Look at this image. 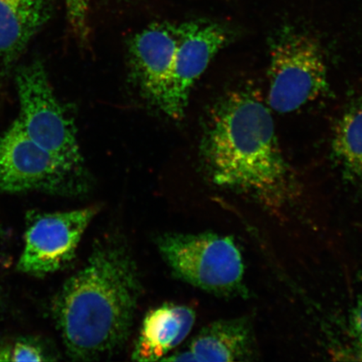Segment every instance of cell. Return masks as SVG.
Wrapping results in <instances>:
<instances>
[{
  "label": "cell",
  "instance_id": "cell-8",
  "mask_svg": "<svg viewBox=\"0 0 362 362\" xmlns=\"http://www.w3.org/2000/svg\"><path fill=\"white\" fill-rule=\"evenodd\" d=\"M98 211V207L90 206L34 216L27 226L18 269L42 277L66 268L74 259L81 240Z\"/></svg>",
  "mask_w": 362,
  "mask_h": 362
},
{
  "label": "cell",
  "instance_id": "cell-13",
  "mask_svg": "<svg viewBox=\"0 0 362 362\" xmlns=\"http://www.w3.org/2000/svg\"><path fill=\"white\" fill-rule=\"evenodd\" d=\"M52 351L34 339L19 338L0 341V361H51Z\"/></svg>",
  "mask_w": 362,
  "mask_h": 362
},
{
  "label": "cell",
  "instance_id": "cell-4",
  "mask_svg": "<svg viewBox=\"0 0 362 362\" xmlns=\"http://www.w3.org/2000/svg\"><path fill=\"white\" fill-rule=\"evenodd\" d=\"M90 187L88 170L67 164L38 146L17 119L0 137V192L80 197Z\"/></svg>",
  "mask_w": 362,
  "mask_h": 362
},
{
  "label": "cell",
  "instance_id": "cell-5",
  "mask_svg": "<svg viewBox=\"0 0 362 362\" xmlns=\"http://www.w3.org/2000/svg\"><path fill=\"white\" fill-rule=\"evenodd\" d=\"M270 110L291 113L328 93L327 62L318 40L302 30L287 27L270 43Z\"/></svg>",
  "mask_w": 362,
  "mask_h": 362
},
{
  "label": "cell",
  "instance_id": "cell-10",
  "mask_svg": "<svg viewBox=\"0 0 362 362\" xmlns=\"http://www.w3.org/2000/svg\"><path fill=\"white\" fill-rule=\"evenodd\" d=\"M196 318V312L185 305H165L148 312L131 355L132 360L162 361L187 339Z\"/></svg>",
  "mask_w": 362,
  "mask_h": 362
},
{
  "label": "cell",
  "instance_id": "cell-3",
  "mask_svg": "<svg viewBox=\"0 0 362 362\" xmlns=\"http://www.w3.org/2000/svg\"><path fill=\"white\" fill-rule=\"evenodd\" d=\"M156 243L172 273L185 283L219 296L243 291L244 262L233 238L214 233H167Z\"/></svg>",
  "mask_w": 362,
  "mask_h": 362
},
{
  "label": "cell",
  "instance_id": "cell-1",
  "mask_svg": "<svg viewBox=\"0 0 362 362\" xmlns=\"http://www.w3.org/2000/svg\"><path fill=\"white\" fill-rule=\"evenodd\" d=\"M208 178L272 210L296 194L293 171L280 148L270 108L256 90H228L208 113L200 146Z\"/></svg>",
  "mask_w": 362,
  "mask_h": 362
},
{
  "label": "cell",
  "instance_id": "cell-11",
  "mask_svg": "<svg viewBox=\"0 0 362 362\" xmlns=\"http://www.w3.org/2000/svg\"><path fill=\"white\" fill-rule=\"evenodd\" d=\"M52 11V0H0V62L19 57Z\"/></svg>",
  "mask_w": 362,
  "mask_h": 362
},
{
  "label": "cell",
  "instance_id": "cell-15",
  "mask_svg": "<svg viewBox=\"0 0 362 362\" xmlns=\"http://www.w3.org/2000/svg\"><path fill=\"white\" fill-rule=\"evenodd\" d=\"M352 330L356 342V355L362 361V294L352 315Z\"/></svg>",
  "mask_w": 362,
  "mask_h": 362
},
{
  "label": "cell",
  "instance_id": "cell-12",
  "mask_svg": "<svg viewBox=\"0 0 362 362\" xmlns=\"http://www.w3.org/2000/svg\"><path fill=\"white\" fill-rule=\"evenodd\" d=\"M332 152L344 175L362 185V101L353 104L339 117Z\"/></svg>",
  "mask_w": 362,
  "mask_h": 362
},
{
  "label": "cell",
  "instance_id": "cell-6",
  "mask_svg": "<svg viewBox=\"0 0 362 362\" xmlns=\"http://www.w3.org/2000/svg\"><path fill=\"white\" fill-rule=\"evenodd\" d=\"M16 84L20 104L17 120L26 134L62 161L88 170L74 117L54 93L42 63L35 61L21 67Z\"/></svg>",
  "mask_w": 362,
  "mask_h": 362
},
{
  "label": "cell",
  "instance_id": "cell-2",
  "mask_svg": "<svg viewBox=\"0 0 362 362\" xmlns=\"http://www.w3.org/2000/svg\"><path fill=\"white\" fill-rule=\"evenodd\" d=\"M142 293L134 257L123 238L95 242L87 262L68 279L53 303V315L68 356L98 361L125 345Z\"/></svg>",
  "mask_w": 362,
  "mask_h": 362
},
{
  "label": "cell",
  "instance_id": "cell-7",
  "mask_svg": "<svg viewBox=\"0 0 362 362\" xmlns=\"http://www.w3.org/2000/svg\"><path fill=\"white\" fill-rule=\"evenodd\" d=\"M129 61L136 87L165 115L185 68L181 24L153 23L140 31L129 42Z\"/></svg>",
  "mask_w": 362,
  "mask_h": 362
},
{
  "label": "cell",
  "instance_id": "cell-14",
  "mask_svg": "<svg viewBox=\"0 0 362 362\" xmlns=\"http://www.w3.org/2000/svg\"><path fill=\"white\" fill-rule=\"evenodd\" d=\"M67 20L81 43L89 35L88 13L90 0H65Z\"/></svg>",
  "mask_w": 362,
  "mask_h": 362
},
{
  "label": "cell",
  "instance_id": "cell-9",
  "mask_svg": "<svg viewBox=\"0 0 362 362\" xmlns=\"http://www.w3.org/2000/svg\"><path fill=\"white\" fill-rule=\"evenodd\" d=\"M255 333L247 317L214 321L193 337L182 349L162 361H247L255 358Z\"/></svg>",
  "mask_w": 362,
  "mask_h": 362
},
{
  "label": "cell",
  "instance_id": "cell-16",
  "mask_svg": "<svg viewBox=\"0 0 362 362\" xmlns=\"http://www.w3.org/2000/svg\"><path fill=\"white\" fill-rule=\"evenodd\" d=\"M0 242H1V232H0Z\"/></svg>",
  "mask_w": 362,
  "mask_h": 362
}]
</instances>
